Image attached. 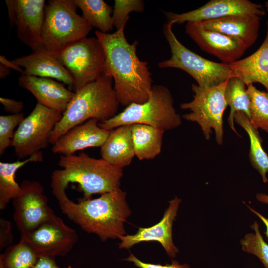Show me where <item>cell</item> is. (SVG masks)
I'll use <instances>...</instances> for the list:
<instances>
[{
    "mask_svg": "<svg viewBox=\"0 0 268 268\" xmlns=\"http://www.w3.org/2000/svg\"><path fill=\"white\" fill-rule=\"evenodd\" d=\"M124 24L113 33L98 30L95 35L103 47L106 57L105 74L114 81V89L120 105L142 103L151 95L153 85L148 63L137 55V41L130 44L124 34Z\"/></svg>",
    "mask_w": 268,
    "mask_h": 268,
    "instance_id": "1",
    "label": "cell"
},
{
    "mask_svg": "<svg viewBox=\"0 0 268 268\" xmlns=\"http://www.w3.org/2000/svg\"><path fill=\"white\" fill-rule=\"evenodd\" d=\"M62 212L84 231L97 235L102 241L126 235L124 224L131 215L126 193L120 188L95 199H80L76 203L65 190L52 188Z\"/></svg>",
    "mask_w": 268,
    "mask_h": 268,
    "instance_id": "2",
    "label": "cell"
},
{
    "mask_svg": "<svg viewBox=\"0 0 268 268\" xmlns=\"http://www.w3.org/2000/svg\"><path fill=\"white\" fill-rule=\"evenodd\" d=\"M58 165L61 169L52 172L51 188L65 190L70 183H77L84 199L120 188L123 168L102 158H94L83 152L61 155Z\"/></svg>",
    "mask_w": 268,
    "mask_h": 268,
    "instance_id": "3",
    "label": "cell"
},
{
    "mask_svg": "<svg viewBox=\"0 0 268 268\" xmlns=\"http://www.w3.org/2000/svg\"><path fill=\"white\" fill-rule=\"evenodd\" d=\"M113 81L111 76L104 74L75 92L53 130L50 143L53 145L69 130L91 119L103 122L115 116L120 104Z\"/></svg>",
    "mask_w": 268,
    "mask_h": 268,
    "instance_id": "4",
    "label": "cell"
},
{
    "mask_svg": "<svg viewBox=\"0 0 268 268\" xmlns=\"http://www.w3.org/2000/svg\"><path fill=\"white\" fill-rule=\"evenodd\" d=\"M181 123L170 91L166 87L159 85L153 86L147 101L130 104L111 119L99 122V126L110 131L123 125L141 124L165 131L175 129Z\"/></svg>",
    "mask_w": 268,
    "mask_h": 268,
    "instance_id": "5",
    "label": "cell"
},
{
    "mask_svg": "<svg viewBox=\"0 0 268 268\" xmlns=\"http://www.w3.org/2000/svg\"><path fill=\"white\" fill-rule=\"evenodd\" d=\"M74 0H50L45 8L42 41L45 49L57 53L87 37L92 27L77 13Z\"/></svg>",
    "mask_w": 268,
    "mask_h": 268,
    "instance_id": "6",
    "label": "cell"
},
{
    "mask_svg": "<svg viewBox=\"0 0 268 268\" xmlns=\"http://www.w3.org/2000/svg\"><path fill=\"white\" fill-rule=\"evenodd\" d=\"M173 25L166 23L163 26V34L170 48L171 57L160 62L158 64L159 68L183 70L202 88L217 86L234 76L229 64L207 60L183 45L174 34Z\"/></svg>",
    "mask_w": 268,
    "mask_h": 268,
    "instance_id": "7",
    "label": "cell"
},
{
    "mask_svg": "<svg viewBox=\"0 0 268 268\" xmlns=\"http://www.w3.org/2000/svg\"><path fill=\"white\" fill-rule=\"evenodd\" d=\"M55 54L72 75L75 92L105 74L106 57L97 37L83 38Z\"/></svg>",
    "mask_w": 268,
    "mask_h": 268,
    "instance_id": "8",
    "label": "cell"
},
{
    "mask_svg": "<svg viewBox=\"0 0 268 268\" xmlns=\"http://www.w3.org/2000/svg\"><path fill=\"white\" fill-rule=\"evenodd\" d=\"M228 80L217 86L209 88L192 84L193 100L180 105L182 109L190 111L184 114L183 118L198 123L206 139H210L212 129H214L216 141L220 145L223 141V116L227 107L225 90Z\"/></svg>",
    "mask_w": 268,
    "mask_h": 268,
    "instance_id": "9",
    "label": "cell"
},
{
    "mask_svg": "<svg viewBox=\"0 0 268 268\" xmlns=\"http://www.w3.org/2000/svg\"><path fill=\"white\" fill-rule=\"evenodd\" d=\"M62 115L58 110L37 103L15 132L12 146L16 156L19 159L28 158L47 147Z\"/></svg>",
    "mask_w": 268,
    "mask_h": 268,
    "instance_id": "10",
    "label": "cell"
},
{
    "mask_svg": "<svg viewBox=\"0 0 268 268\" xmlns=\"http://www.w3.org/2000/svg\"><path fill=\"white\" fill-rule=\"evenodd\" d=\"M22 192L13 200V219L21 235L30 233L55 214L48 206L44 188L37 181L24 180Z\"/></svg>",
    "mask_w": 268,
    "mask_h": 268,
    "instance_id": "11",
    "label": "cell"
},
{
    "mask_svg": "<svg viewBox=\"0 0 268 268\" xmlns=\"http://www.w3.org/2000/svg\"><path fill=\"white\" fill-rule=\"evenodd\" d=\"M38 255L64 256L78 242V234L55 214L32 232L21 235Z\"/></svg>",
    "mask_w": 268,
    "mask_h": 268,
    "instance_id": "12",
    "label": "cell"
},
{
    "mask_svg": "<svg viewBox=\"0 0 268 268\" xmlns=\"http://www.w3.org/2000/svg\"><path fill=\"white\" fill-rule=\"evenodd\" d=\"M265 13L263 6L248 0H211L196 9L182 13L165 12L168 23L172 25L184 22H200L239 14Z\"/></svg>",
    "mask_w": 268,
    "mask_h": 268,
    "instance_id": "13",
    "label": "cell"
},
{
    "mask_svg": "<svg viewBox=\"0 0 268 268\" xmlns=\"http://www.w3.org/2000/svg\"><path fill=\"white\" fill-rule=\"evenodd\" d=\"M181 201L178 197L171 200L162 219L156 224L149 227H140L134 235L120 236L119 248L129 249L141 242L156 241L162 246L170 258H175L179 250L173 243L172 227Z\"/></svg>",
    "mask_w": 268,
    "mask_h": 268,
    "instance_id": "14",
    "label": "cell"
},
{
    "mask_svg": "<svg viewBox=\"0 0 268 268\" xmlns=\"http://www.w3.org/2000/svg\"><path fill=\"white\" fill-rule=\"evenodd\" d=\"M186 33L203 51L223 63L230 64L240 59L247 48L239 40L204 28L200 22H187Z\"/></svg>",
    "mask_w": 268,
    "mask_h": 268,
    "instance_id": "15",
    "label": "cell"
},
{
    "mask_svg": "<svg viewBox=\"0 0 268 268\" xmlns=\"http://www.w3.org/2000/svg\"><path fill=\"white\" fill-rule=\"evenodd\" d=\"M17 36L33 51L44 48L42 31L45 18V0H15Z\"/></svg>",
    "mask_w": 268,
    "mask_h": 268,
    "instance_id": "16",
    "label": "cell"
},
{
    "mask_svg": "<svg viewBox=\"0 0 268 268\" xmlns=\"http://www.w3.org/2000/svg\"><path fill=\"white\" fill-rule=\"evenodd\" d=\"M110 132L101 128L97 119H91L61 136L53 145L52 151L54 154L67 155L89 147H101Z\"/></svg>",
    "mask_w": 268,
    "mask_h": 268,
    "instance_id": "17",
    "label": "cell"
},
{
    "mask_svg": "<svg viewBox=\"0 0 268 268\" xmlns=\"http://www.w3.org/2000/svg\"><path fill=\"white\" fill-rule=\"evenodd\" d=\"M24 68L22 75L55 79L73 88L74 79L54 53L45 48L12 60Z\"/></svg>",
    "mask_w": 268,
    "mask_h": 268,
    "instance_id": "18",
    "label": "cell"
},
{
    "mask_svg": "<svg viewBox=\"0 0 268 268\" xmlns=\"http://www.w3.org/2000/svg\"><path fill=\"white\" fill-rule=\"evenodd\" d=\"M18 84L32 94L37 103L62 113L75 94L61 83L48 78L22 75L18 78Z\"/></svg>",
    "mask_w": 268,
    "mask_h": 268,
    "instance_id": "19",
    "label": "cell"
},
{
    "mask_svg": "<svg viewBox=\"0 0 268 268\" xmlns=\"http://www.w3.org/2000/svg\"><path fill=\"white\" fill-rule=\"evenodd\" d=\"M200 22L205 29L240 40L248 49L258 38L260 18L254 14H239Z\"/></svg>",
    "mask_w": 268,
    "mask_h": 268,
    "instance_id": "20",
    "label": "cell"
},
{
    "mask_svg": "<svg viewBox=\"0 0 268 268\" xmlns=\"http://www.w3.org/2000/svg\"><path fill=\"white\" fill-rule=\"evenodd\" d=\"M229 65L234 76L242 80L246 86L259 83L268 92V20L266 37L260 47L250 56Z\"/></svg>",
    "mask_w": 268,
    "mask_h": 268,
    "instance_id": "21",
    "label": "cell"
},
{
    "mask_svg": "<svg viewBox=\"0 0 268 268\" xmlns=\"http://www.w3.org/2000/svg\"><path fill=\"white\" fill-rule=\"evenodd\" d=\"M100 148L101 158L109 163L122 168L130 164L135 156L131 125H123L111 130Z\"/></svg>",
    "mask_w": 268,
    "mask_h": 268,
    "instance_id": "22",
    "label": "cell"
},
{
    "mask_svg": "<svg viewBox=\"0 0 268 268\" xmlns=\"http://www.w3.org/2000/svg\"><path fill=\"white\" fill-rule=\"evenodd\" d=\"M134 155L140 160L155 158L161 151L164 131L149 125H131Z\"/></svg>",
    "mask_w": 268,
    "mask_h": 268,
    "instance_id": "23",
    "label": "cell"
},
{
    "mask_svg": "<svg viewBox=\"0 0 268 268\" xmlns=\"http://www.w3.org/2000/svg\"><path fill=\"white\" fill-rule=\"evenodd\" d=\"M43 161V155L40 151L23 161L14 162H0V209H4L10 200L22 192L20 185L15 180L16 173L25 164L33 162Z\"/></svg>",
    "mask_w": 268,
    "mask_h": 268,
    "instance_id": "24",
    "label": "cell"
},
{
    "mask_svg": "<svg viewBox=\"0 0 268 268\" xmlns=\"http://www.w3.org/2000/svg\"><path fill=\"white\" fill-rule=\"evenodd\" d=\"M234 119L245 130L249 136L250 143L249 158L252 166L259 172L263 182L267 183L268 155L262 147L263 140L258 129L255 128L248 117L242 112H237L234 115Z\"/></svg>",
    "mask_w": 268,
    "mask_h": 268,
    "instance_id": "25",
    "label": "cell"
},
{
    "mask_svg": "<svg viewBox=\"0 0 268 268\" xmlns=\"http://www.w3.org/2000/svg\"><path fill=\"white\" fill-rule=\"evenodd\" d=\"M82 13V17L92 28L108 33L112 30L113 8L103 0H74Z\"/></svg>",
    "mask_w": 268,
    "mask_h": 268,
    "instance_id": "26",
    "label": "cell"
},
{
    "mask_svg": "<svg viewBox=\"0 0 268 268\" xmlns=\"http://www.w3.org/2000/svg\"><path fill=\"white\" fill-rule=\"evenodd\" d=\"M246 87L242 80L233 76L228 80L225 88V100L227 106L230 107L228 122L231 129L237 134L234 124L235 114L240 111L244 113L250 120L251 118V98Z\"/></svg>",
    "mask_w": 268,
    "mask_h": 268,
    "instance_id": "27",
    "label": "cell"
},
{
    "mask_svg": "<svg viewBox=\"0 0 268 268\" xmlns=\"http://www.w3.org/2000/svg\"><path fill=\"white\" fill-rule=\"evenodd\" d=\"M39 256L23 238L17 244L9 246L1 258L6 268H32Z\"/></svg>",
    "mask_w": 268,
    "mask_h": 268,
    "instance_id": "28",
    "label": "cell"
},
{
    "mask_svg": "<svg viewBox=\"0 0 268 268\" xmlns=\"http://www.w3.org/2000/svg\"><path fill=\"white\" fill-rule=\"evenodd\" d=\"M251 98L250 121L257 129L268 132V92L257 89L252 84L247 85Z\"/></svg>",
    "mask_w": 268,
    "mask_h": 268,
    "instance_id": "29",
    "label": "cell"
},
{
    "mask_svg": "<svg viewBox=\"0 0 268 268\" xmlns=\"http://www.w3.org/2000/svg\"><path fill=\"white\" fill-rule=\"evenodd\" d=\"M251 228L253 233L245 234L240 241L242 251L256 256L265 268H268V244L264 240L260 232L259 224L255 221Z\"/></svg>",
    "mask_w": 268,
    "mask_h": 268,
    "instance_id": "30",
    "label": "cell"
},
{
    "mask_svg": "<svg viewBox=\"0 0 268 268\" xmlns=\"http://www.w3.org/2000/svg\"><path fill=\"white\" fill-rule=\"evenodd\" d=\"M144 2L142 0H115L112 12L113 27L116 30L126 24L131 12H142Z\"/></svg>",
    "mask_w": 268,
    "mask_h": 268,
    "instance_id": "31",
    "label": "cell"
},
{
    "mask_svg": "<svg viewBox=\"0 0 268 268\" xmlns=\"http://www.w3.org/2000/svg\"><path fill=\"white\" fill-rule=\"evenodd\" d=\"M24 118L23 113L0 116V155L12 146L15 128Z\"/></svg>",
    "mask_w": 268,
    "mask_h": 268,
    "instance_id": "32",
    "label": "cell"
},
{
    "mask_svg": "<svg viewBox=\"0 0 268 268\" xmlns=\"http://www.w3.org/2000/svg\"><path fill=\"white\" fill-rule=\"evenodd\" d=\"M124 260L133 263L139 268H190L188 264H180L178 261L174 260H172L171 264L165 265L146 263L142 261L131 253L127 258Z\"/></svg>",
    "mask_w": 268,
    "mask_h": 268,
    "instance_id": "33",
    "label": "cell"
},
{
    "mask_svg": "<svg viewBox=\"0 0 268 268\" xmlns=\"http://www.w3.org/2000/svg\"><path fill=\"white\" fill-rule=\"evenodd\" d=\"M11 224L9 221L0 218V250L9 246L13 242Z\"/></svg>",
    "mask_w": 268,
    "mask_h": 268,
    "instance_id": "34",
    "label": "cell"
},
{
    "mask_svg": "<svg viewBox=\"0 0 268 268\" xmlns=\"http://www.w3.org/2000/svg\"><path fill=\"white\" fill-rule=\"evenodd\" d=\"M0 102L3 105L5 111L11 113L12 114L21 113L24 108L22 102L12 99L0 97Z\"/></svg>",
    "mask_w": 268,
    "mask_h": 268,
    "instance_id": "35",
    "label": "cell"
},
{
    "mask_svg": "<svg viewBox=\"0 0 268 268\" xmlns=\"http://www.w3.org/2000/svg\"><path fill=\"white\" fill-rule=\"evenodd\" d=\"M55 257L48 256H39L37 262L32 268H61L55 261ZM66 268H73L69 265Z\"/></svg>",
    "mask_w": 268,
    "mask_h": 268,
    "instance_id": "36",
    "label": "cell"
},
{
    "mask_svg": "<svg viewBox=\"0 0 268 268\" xmlns=\"http://www.w3.org/2000/svg\"><path fill=\"white\" fill-rule=\"evenodd\" d=\"M6 4L9 22L11 26H16V7L15 0H5Z\"/></svg>",
    "mask_w": 268,
    "mask_h": 268,
    "instance_id": "37",
    "label": "cell"
},
{
    "mask_svg": "<svg viewBox=\"0 0 268 268\" xmlns=\"http://www.w3.org/2000/svg\"><path fill=\"white\" fill-rule=\"evenodd\" d=\"M0 63L5 65L8 68H12L22 74L24 73V70H23L20 66L14 63L12 61L8 60L4 56L0 55Z\"/></svg>",
    "mask_w": 268,
    "mask_h": 268,
    "instance_id": "38",
    "label": "cell"
},
{
    "mask_svg": "<svg viewBox=\"0 0 268 268\" xmlns=\"http://www.w3.org/2000/svg\"><path fill=\"white\" fill-rule=\"evenodd\" d=\"M247 207L251 212L256 215L264 223L266 227V230L264 232V234L268 240V217H265L262 214L248 205H247Z\"/></svg>",
    "mask_w": 268,
    "mask_h": 268,
    "instance_id": "39",
    "label": "cell"
},
{
    "mask_svg": "<svg viewBox=\"0 0 268 268\" xmlns=\"http://www.w3.org/2000/svg\"><path fill=\"white\" fill-rule=\"evenodd\" d=\"M10 74V68L5 65L0 63V78L4 79L7 77Z\"/></svg>",
    "mask_w": 268,
    "mask_h": 268,
    "instance_id": "40",
    "label": "cell"
},
{
    "mask_svg": "<svg viewBox=\"0 0 268 268\" xmlns=\"http://www.w3.org/2000/svg\"><path fill=\"white\" fill-rule=\"evenodd\" d=\"M256 199L259 202L268 205V195L263 193H258L256 195Z\"/></svg>",
    "mask_w": 268,
    "mask_h": 268,
    "instance_id": "41",
    "label": "cell"
},
{
    "mask_svg": "<svg viewBox=\"0 0 268 268\" xmlns=\"http://www.w3.org/2000/svg\"><path fill=\"white\" fill-rule=\"evenodd\" d=\"M265 7L266 8V10L267 12L268 13V1H267L266 2H265Z\"/></svg>",
    "mask_w": 268,
    "mask_h": 268,
    "instance_id": "42",
    "label": "cell"
}]
</instances>
